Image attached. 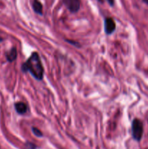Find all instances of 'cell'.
Here are the masks:
<instances>
[{
  "mask_svg": "<svg viewBox=\"0 0 148 149\" xmlns=\"http://www.w3.org/2000/svg\"><path fill=\"white\" fill-rule=\"evenodd\" d=\"M21 70L23 72H29L36 80L41 81L43 79L44 71L39 54L33 52L28 59L23 64Z\"/></svg>",
  "mask_w": 148,
  "mask_h": 149,
  "instance_id": "cell-1",
  "label": "cell"
},
{
  "mask_svg": "<svg viewBox=\"0 0 148 149\" xmlns=\"http://www.w3.org/2000/svg\"><path fill=\"white\" fill-rule=\"evenodd\" d=\"M143 124L138 119H133L132 122L131 131L133 138L136 141H140L143 135Z\"/></svg>",
  "mask_w": 148,
  "mask_h": 149,
  "instance_id": "cell-2",
  "label": "cell"
},
{
  "mask_svg": "<svg viewBox=\"0 0 148 149\" xmlns=\"http://www.w3.org/2000/svg\"><path fill=\"white\" fill-rule=\"evenodd\" d=\"M62 1L71 13H77L79 10L81 6L80 0H62Z\"/></svg>",
  "mask_w": 148,
  "mask_h": 149,
  "instance_id": "cell-3",
  "label": "cell"
},
{
  "mask_svg": "<svg viewBox=\"0 0 148 149\" xmlns=\"http://www.w3.org/2000/svg\"><path fill=\"white\" fill-rule=\"evenodd\" d=\"M115 23L111 17H107L104 20V32L107 35L112 34L115 30Z\"/></svg>",
  "mask_w": 148,
  "mask_h": 149,
  "instance_id": "cell-4",
  "label": "cell"
},
{
  "mask_svg": "<svg viewBox=\"0 0 148 149\" xmlns=\"http://www.w3.org/2000/svg\"><path fill=\"white\" fill-rule=\"evenodd\" d=\"M15 109L18 114H24L27 112L28 107L26 103L23 102H17L15 104Z\"/></svg>",
  "mask_w": 148,
  "mask_h": 149,
  "instance_id": "cell-5",
  "label": "cell"
},
{
  "mask_svg": "<svg viewBox=\"0 0 148 149\" xmlns=\"http://www.w3.org/2000/svg\"><path fill=\"white\" fill-rule=\"evenodd\" d=\"M33 10L36 13L39 15H42L43 13V6H42L41 3L39 1V0H33Z\"/></svg>",
  "mask_w": 148,
  "mask_h": 149,
  "instance_id": "cell-6",
  "label": "cell"
},
{
  "mask_svg": "<svg viewBox=\"0 0 148 149\" xmlns=\"http://www.w3.org/2000/svg\"><path fill=\"white\" fill-rule=\"evenodd\" d=\"M17 49H16V48L13 47L7 52L6 57H7V59L9 62H12V61H15V59L17 58Z\"/></svg>",
  "mask_w": 148,
  "mask_h": 149,
  "instance_id": "cell-7",
  "label": "cell"
},
{
  "mask_svg": "<svg viewBox=\"0 0 148 149\" xmlns=\"http://www.w3.org/2000/svg\"><path fill=\"white\" fill-rule=\"evenodd\" d=\"M32 132H33V134H34V135L37 137L43 136V134H42L41 131L39 129H38V128L34 127H32Z\"/></svg>",
  "mask_w": 148,
  "mask_h": 149,
  "instance_id": "cell-8",
  "label": "cell"
},
{
  "mask_svg": "<svg viewBox=\"0 0 148 149\" xmlns=\"http://www.w3.org/2000/svg\"><path fill=\"white\" fill-rule=\"evenodd\" d=\"M107 1L110 6L114 5V0H107Z\"/></svg>",
  "mask_w": 148,
  "mask_h": 149,
  "instance_id": "cell-9",
  "label": "cell"
},
{
  "mask_svg": "<svg viewBox=\"0 0 148 149\" xmlns=\"http://www.w3.org/2000/svg\"><path fill=\"white\" fill-rule=\"evenodd\" d=\"M142 1H143V2H145V4H148V0H142Z\"/></svg>",
  "mask_w": 148,
  "mask_h": 149,
  "instance_id": "cell-10",
  "label": "cell"
},
{
  "mask_svg": "<svg viewBox=\"0 0 148 149\" xmlns=\"http://www.w3.org/2000/svg\"><path fill=\"white\" fill-rule=\"evenodd\" d=\"M2 40H3V39H2V38H1V37H0V42H2Z\"/></svg>",
  "mask_w": 148,
  "mask_h": 149,
  "instance_id": "cell-11",
  "label": "cell"
}]
</instances>
